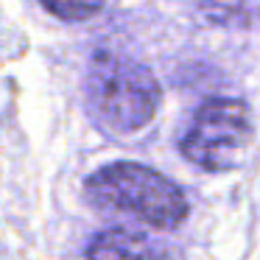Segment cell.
Instances as JSON below:
<instances>
[{"label":"cell","mask_w":260,"mask_h":260,"mask_svg":"<svg viewBox=\"0 0 260 260\" xmlns=\"http://www.w3.org/2000/svg\"><path fill=\"white\" fill-rule=\"evenodd\" d=\"M159 249L151 246V241H146L143 235L129 230H107L101 235H95V241L87 246L90 257H107V254H157Z\"/></svg>","instance_id":"277c9868"},{"label":"cell","mask_w":260,"mask_h":260,"mask_svg":"<svg viewBox=\"0 0 260 260\" xmlns=\"http://www.w3.org/2000/svg\"><path fill=\"white\" fill-rule=\"evenodd\" d=\"M84 95L101 126L115 135H132L154 120L162 92L146 64L101 48L87 64Z\"/></svg>","instance_id":"6da1fadb"},{"label":"cell","mask_w":260,"mask_h":260,"mask_svg":"<svg viewBox=\"0 0 260 260\" xmlns=\"http://www.w3.org/2000/svg\"><path fill=\"white\" fill-rule=\"evenodd\" d=\"M204 20L224 28H249L254 23V0H202Z\"/></svg>","instance_id":"5b68a950"},{"label":"cell","mask_w":260,"mask_h":260,"mask_svg":"<svg viewBox=\"0 0 260 260\" xmlns=\"http://www.w3.org/2000/svg\"><path fill=\"white\" fill-rule=\"evenodd\" d=\"M42 9L51 12L53 17L76 23V20H90L104 9V0H40Z\"/></svg>","instance_id":"8992f818"},{"label":"cell","mask_w":260,"mask_h":260,"mask_svg":"<svg viewBox=\"0 0 260 260\" xmlns=\"http://www.w3.org/2000/svg\"><path fill=\"white\" fill-rule=\"evenodd\" d=\"M84 196L98 210L126 213L154 230L185 224L190 204L176 182L140 162H109L84 182Z\"/></svg>","instance_id":"7a4b0ae2"},{"label":"cell","mask_w":260,"mask_h":260,"mask_svg":"<svg viewBox=\"0 0 260 260\" xmlns=\"http://www.w3.org/2000/svg\"><path fill=\"white\" fill-rule=\"evenodd\" d=\"M252 140V115L238 98H210L193 115L179 148L204 171H232Z\"/></svg>","instance_id":"3957f363"}]
</instances>
